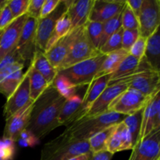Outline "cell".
I'll list each match as a JSON object with an SVG mask.
<instances>
[{
	"label": "cell",
	"instance_id": "6da1fadb",
	"mask_svg": "<svg viewBox=\"0 0 160 160\" xmlns=\"http://www.w3.org/2000/svg\"><path fill=\"white\" fill-rule=\"evenodd\" d=\"M65 100L50 84L34 102L27 131L39 140L60 126L58 117Z\"/></svg>",
	"mask_w": 160,
	"mask_h": 160
},
{
	"label": "cell",
	"instance_id": "7a4b0ae2",
	"mask_svg": "<svg viewBox=\"0 0 160 160\" xmlns=\"http://www.w3.org/2000/svg\"><path fill=\"white\" fill-rule=\"evenodd\" d=\"M89 152L88 141L78 140L63 132L44 145L40 160H70Z\"/></svg>",
	"mask_w": 160,
	"mask_h": 160
},
{
	"label": "cell",
	"instance_id": "3957f363",
	"mask_svg": "<svg viewBox=\"0 0 160 160\" xmlns=\"http://www.w3.org/2000/svg\"><path fill=\"white\" fill-rule=\"evenodd\" d=\"M127 116L109 111L92 117H84L67 126L63 132L78 140H88L109 127L118 124Z\"/></svg>",
	"mask_w": 160,
	"mask_h": 160
},
{
	"label": "cell",
	"instance_id": "277c9868",
	"mask_svg": "<svg viewBox=\"0 0 160 160\" xmlns=\"http://www.w3.org/2000/svg\"><path fill=\"white\" fill-rule=\"evenodd\" d=\"M105 58L106 55L100 53L94 57L59 71L57 73L63 75L70 83L77 87L89 84L96 78Z\"/></svg>",
	"mask_w": 160,
	"mask_h": 160
},
{
	"label": "cell",
	"instance_id": "5b68a950",
	"mask_svg": "<svg viewBox=\"0 0 160 160\" xmlns=\"http://www.w3.org/2000/svg\"><path fill=\"white\" fill-rule=\"evenodd\" d=\"M100 53V51L94 47L88 38L84 27L79 28L65 59L58 67L57 73Z\"/></svg>",
	"mask_w": 160,
	"mask_h": 160
},
{
	"label": "cell",
	"instance_id": "8992f818",
	"mask_svg": "<svg viewBox=\"0 0 160 160\" xmlns=\"http://www.w3.org/2000/svg\"><path fill=\"white\" fill-rule=\"evenodd\" d=\"M125 78L131 80L130 88L138 91L146 96L152 97L159 92L160 73L153 70L144 58L140 61L138 70Z\"/></svg>",
	"mask_w": 160,
	"mask_h": 160
},
{
	"label": "cell",
	"instance_id": "52a82bcc",
	"mask_svg": "<svg viewBox=\"0 0 160 160\" xmlns=\"http://www.w3.org/2000/svg\"><path fill=\"white\" fill-rule=\"evenodd\" d=\"M151 97L128 88L109 105L108 110L124 116H130L144 109Z\"/></svg>",
	"mask_w": 160,
	"mask_h": 160
},
{
	"label": "cell",
	"instance_id": "ba28073f",
	"mask_svg": "<svg viewBox=\"0 0 160 160\" xmlns=\"http://www.w3.org/2000/svg\"><path fill=\"white\" fill-rule=\"evenodd\" d=\"M69 0H61L52 12L43 18L38 20L36 30V45L38 49L45 52L46 45L51 38L58 19L67 11Z\"/></svg>",
	"mask_w": 160,
	"mask_h": 160
},
{
	"label": "cell",
	"instance_id": "9c48e42d",
	"mask_svg": "<svg viewBox=\"0 0 160 160\" xmlns=\"http://www.w3.org/2000/svg\"><path fill=\"white\" fill-rule=\"evenodd\" d=\"M138 20L140 36L147 39L159 28V0H143Z\"/></svg>",
	"mask_w": 160,
	"mask_h": 160
},
{
	"label": "cell",
	"instance_id": "30bf717a",
	"mask_svg": "<svg viewBox=\"0 0 160 160\" xmlns=\"http://www.w3.org/2000/svg\"><path fill=\"white\" fill-rule=\"evenodd\" d=\"M130 81H131L130 79L123 78V79L108 84L106 89L97 98L96 101L93 103L88 112L83 118L95 117V116L109 112L108 108L110 103L122 92L126 91L129 88Z\"/></svg>",
	"mask_w": 160,
	"mask_h": 160
},
{
	"label": "cell",
	"instance_id": "8fae6325",
	"mask_svg": "<svg viewBox=\"0 0 160 160\" xmlns=\"http://www.w3.org/2000/svg\"><path fill=\"white\" fill-rule=\"evenodd\" d=\"M38 20L28 17L16 46L17 52L24 62L32 59L38 50L36 45V30Z\"/></svg>",
	"mask_w": 160,
	"mask_h": 160
},
{
	"label": "cell",
	"instance_id": "7c38bea8",
	"mask_svg": "<svg viewBox=\"0 0 160 160\" xmlns=\"http://www.w3.org/2000/svg\"><path fill=\"white\" fill-rule=\"evenodd\" d=\"M160 128L159 92L149 98L143 109L138 141H142L152 131Z\"/></svg>",
	"mask_w": 160,
	"mask_h": 160
},
{
	"label": "cell",
	"instance_id": "4fadbf2b",
	"mask_svg": "<svg viewBox=\"0 0 160 160\" xmlns=\"http://www.w3.org/2000/svg\"><path fill=\"white\" fill-rule=\"evenodd\" d=\"M160 128L137 142L128 160H157L160 159Z\"/></svg>",
	"mask_w": 160,
	"mask_h": 160
},
{
	"label": "cell",
	"instance_id": "5bb4252c",
	"mask_svg": "<svg viewBox=\"0 0 160 160\" xmlns=\"http://www.w3.org/2000/svg\"><path fill=\"white\" fill-rule=\"evenodd\" d=\"M34 102L33 101L30 102L24 107L6 119L3 139H9L14 142H17L20 134L28 127Z\"/></svg>",
	"mask_w": 160,
	"mask_h": 160
},
{
	"label": "cell",
	"instance_id": "9a60e30c",
	"mask_svg": "<svg viewBox=\"0 0 160 160\" xmlns=\"http://www.w3.org/2000/svg\"><path fill=\"white\" fill-rule=\"evenodd\" d=\"M110 74L98 77V78L94 79L88 84L89 86L86 91L85 94H84V96L82 98L81 107L76 112L73 118L72 119V121L70 123L77 121V120H81L87 114L93 103L96 101L97 98L100 96V95L102 93L103 91L108 86V84L110 81Z\"/></svg>",
	"mask_w": 160,
	"mask_h": 160
},
{
	"label": "cell",
	"instance_id": "2e32d148",
	"mask_svg": "<svg viewBox=\"0 0 160 160\" xmlns=\"http://www.w3.org/2000/svg\"><path fill=\"white\" fill-rule=\"evenodd\" d=\"M30 102H31L30 98V81L28 72L27 70L23 73L20 84L12 95L7 98V101L4 105L3 116L5 119L6 120L9 118L12 114L24 107Z\"/></svg>",
	"mask_w": 160,
	"mask_h": 160
},
{
	"label": "cell",
	"instance_id": "e0dca14e",
	"mask_svg": "<svg viewBox=\"0 0 160 160\" xmlns=\"http://www.w3.org/2000/svg\"><path fill=\"white\" fill-rule=\"evenodd\" d=\"M125 4L123 0H94L88 20L103 23L120 13Z\"/></svg>",
	"mask_w": 160,
	"mask_h": 160
},
{
	"label": "cell",
	"instance_id": "ac0fdd59",
	"mask_svg": "<svg viewBox=\"0 0 160 160\" xmlns=\"http://www.w3.org/2000/svg\"><path fill=\"white\" fill-rule=\"evenodd\" d=\"M28 17L26 13L15 19L9 26L3 29L0 39V61L16 48Z\"/></svg>",
	"mask_w": 160,
	"mask_h": 160
},
{
	"label": "cell",
	"instance_id": "d6986e66",
	"mask_svg": "<svg viewBox=\"0 0 160 160\" xmlns=\"http://www.w3.org/2000/svg\"><path fill=\"white\" fill-rule=\"evenodd\" d=\"M78 29V28L70 31L69 34L59 39L48 51L44 52L51 65L56 70L61 62L65 59L66 56L74 40Z\"/></svg>",
	"mask_w": 160,
	"mask_h": 160
},
{
	"label": "cell",
	"instance_id": "ffe728a7",
	"mask_svg": "<svg viewBox=\"0 0 160 160\" xmlns=\"http://www.w3.org/2000/svg\"><path fill=\"white\" fill-rule=\"evenodd\" d=\"M94 0H73L69 2L67 13L71 22L72 30L81 28L88 21Z\"/></svg>",
	"mask_w": 160,
	"mask_h": 160
},
{
	"label": "cell",
	"instance_id": "44dd1931",
	"mask_svg": "<svg viewBox=\"0 0 160 160\" xmlns=\"http://www.w3.org/2000/svg\"><path fill=\"white\" fill-rule=\"evenodd\" d=\"M144 59L155 71L160 73V34L159 28L147 38Z\"/></svg>",
	"mask_w": 160,
	"mask_h": 160
},
{
	"label": "cell",
	"instance_id": "7402d4cb",
	"mask_svg": "<svg viewBox=\"0 0 160 160\" xmlns=\"http://www.w3.org/2000/svg\"><path fill=\"white\" fill-rule=\"evenodd\" d=\"M31 65L43 76L48 84H52L57 75V70L51 65L43 52L36 50L31 60Z\"/></svg>",
	"mask_w": 160,
	"mask_h": 160
},
{
	"label": "cell",
	"instance_id": "603a6c76",
	"mask_svg": "<svg viewBox=\"0 0 160 160\" xmlns=\"http://www.w3.org/2000/svg\"><path fill=\"white\" fill-rule=\"evenodd\" d=\"M129 55V52L123 48L117 50L112 52L106 55L104 61L100 67L99 71L96 75V78L105 76V75L112 74L117 70L119 66L121 64L123 59Z\"/></svg>",
	"mask_w": 160,
	"mask_h": 160
},
{
	"label": "cell",
	"instance_id": "cb8c5ba5",
	"mask_svg": "<svg viewBox=\"0 0 160 160\" xmlns=\"http://www.w3.org/2000/svg\"><path fill=\"white\" fill-rule=\"evenodd\" d=\"M81 102H82V98L78 94L65 100L58 117V122L60 126L62 125L68 126L71 123L72 119L81 107Z\"/></svg>",
	"mask_w": 160,
	"mask_h": 160
},
{
	"label": "cell",
	"instance_id": "d4e9b609",
	"mask_svg": "<svg viewBox=\"0 0 160 160\" xmlns=\"http://www.w3.org/2000/svg\"><path fill=\"white\" fill-rule=\"evenodd\" d=\"M28 72L30 81V98L31 101L35 102L50 84H48L43 76L41 75L31 64L28 67Z\"/></svg>",
	"mask_w": 160,
	"mask_h": 160
},
{
	"label": "cell",
	"instance_id": "484cf974",
	"mask_svg": "<svg viewBox=\"0 0 160 160\" xmlns=\"http://www.w3.org/2000/svg\"><path fill=\"white\" fill-rule=\"evenodd\" d=\"M139 63H140V61L138 59H136L134 56H131L130 54L128 55L123 59L121 64L119 66L117 70L111 74L110 81H109V84L113 83L115 81L125 78V77L132 74L133 73H134L138 70L139 67Z\"/></svg>",
	"mask_w": 160,
	"mask_h": 160
},
{
	"label": "cell",
	"instance_id": "4316f807",
	"mask_svg": "<svg viewBox=\"0 0 160 160\" xmlns=\"http://www.w3.org/2000/svg\"><path fill=\"white\" fill-rule=\"evenodd\" d=\"M70 31H72L71 22H70V18H69L68 15L66 12L56 21L54 31H53L51 38L47 43L45 52L48 51L59 39L69 34Z\"/></svg>",
	"mask_w": 160,
	"mask_h": 160
},
{
	"label": "cell",
	"instance_id": "83f0119b",
	"mask_svg": "<svg viewBox=\"0 0 160 160\" xmlns=\"http://www.w3.org/2000/svg\"><path fill=\"white\" fill-rule=\"evenodd\" d=\"M116 126H117V124L109 127V128L100 131L99 133L96 134L89 139V146H90L91 151L92 153L106 151V144H107V142L110 136L115 131Z\"/></svg>",
	"mask_w": 160,
	"mask_h": 160
},
{
	"label": "cell",
	"instance_id": "f1b7e54d",
	"mask_svg": "<svg viewBox=\"0 0 160 160\" xmlns=\"http://www.w3.org/2000/svg\"><path fill=\"white\" fill-rule=\"evenodd\" d=\"M143 109H141L138 112H135V113L132 114V115L127 116L124 118V120H123V123L127 127V128L129 131L130 134H131V138H132V142L134 147L137 144L138 141L141 124H142V121Z\"/></svg>",
	"mask_w": 160,
	"mask_h": 160
},
{
	"label": "cell",
	"instance_id": "f546056e",
	"mask_svg": "<svg viewBox=\"0 0 160 160\" xmlns=\"http://www.w3.org/2000/svg\"><path fill=\"white\" fill-rule=\"evenodd\" d=\"M52 84L58 92L66 99H68L76 95L77 90L79 88L73 85L66 77L59 73H57Z\"/></svg>",
	"mask_w": 160,
	"mask_h": 160
},
{
	"label": "cell",
	"instance_id": "4dcf8cb0",
	"mask_svg": "<svg viewBox=\"0 0 160 160\" xmlns=\"http://www.w3.org/2000/svg\"><path fill=\"white\" fill-rule=\"evenodd\" d=\"M122 28L121 12L102 23V32L100 40V48L104 45L108 38ZM99 48V49H100Z\"/></svg>",
	"mask_w": 160,
	"mask_h": 160
},
{
	"label": "cell",
	"instance_id": "1f68e13d",
	"mask_svg": "<svg viewBox=\"0 0 160 160\" xmlns=\"http://www.w3.org/2000/svg\"><path fill=\"white\" fill-rule=\"evenodd\" d=\"M84 27L90 42H92L94 47L99 51L100 40L102 32V23L88 20Z\"/></svg>",
	"mask_w": 160,
	"mask_h": 160
},
{
	"label": "cell",
	"instance_id": "d6a6232c",
	"mask_svg": "<svg viewBox=\"0 0 160 160\" xmlns=\"http://www.w3.org/2000/svg\"><path fill=\"white\" fill-rule=\"evenodd\" d=\"M123 29L120 28L117 32L112 34L105 42L104 45L100 48L99 51L102 54L107 55L117 50L121 49L122 48V35Z\"/></svg>",
	"mask_w": 160,
	"mask_h": 160
},
{
	"label": "cell",
	"instance_id": "836d02e7",
	"mask_svg": "<svg viewBox=\"0 0 160 160\" xmlns=\"http://www.w3.org/2000/svg\"><path fill=\"white\" fill-rule=\"evenodd\" d=\"M121 23L123 30L138 29V20L128 4H125L121 12Z\"/></svg>",
	"mask_w": 160,
	"mask_h": 160
},
{
	"label": "cell",
	"instance_id": "e575fe53",
	"mask_svg": "<svg viewBox=\"0 0 160 160\" xmlns=\"http://www.w3.org/2000/svg\"><path fill=\"white\" fill-rule=\"evenodd\" d=\"M115 133L118 136L119 139L120 141V143H121L122 146V151L133 149L134 145H133L132 138H131L129 131L127 128V127L125 126L124 123H123V121L119 123L118 124H117V127H116L115 129Z\"/></svg>",
	"mask_w": 160,
	"mask_h": 160
},
{
	"label": "cell",
	"instance_id": "d590c367",
	"mask_svg": "<svg viewBox=\"0 0 160 160\" xmlns=\"http://www.w3.org/2000/svg\"><path fill=\"white\" fill-rule=\"evenodd\" d=\"M30 0H12L9 1L8 6L12 12L14 20L27 13Z\"/></svg>",
	"mask_w": 160,
	"mask_h": 160
},
{
	"label": "cell",
	"instance_id": "8d00e7d4",
	"mask_svg": "<svg viewBox=\"0 0 160 160\" xmlns=\"http://www.w3.org/2000/svg\"><path fill=\"white\" fill-rule=\"evenodd\" d=\"M139 36L140 34L138 29L123 30V35H122V48L129 52L130 48L137 41Z\"/></svg>",
	"mask_w": 160,
	"mask_h": 160
},
{
	"label": "cell",
	"instance_id": "74e56055",
	"mask_svg": "<svg viewBox=\"0 0 160 160\" xmlns=\"http://www.w3.org/2000/svg\"><path fill=\"white\" fill-rule=\"evenodd\" d=\"M14 156V142L9 139L0 141V160H11Z\"/></svg>",
	"mask_w": 160,
	"mask_h": 160
},
{
	"label": "cell",
	"instance_id": "f35d334b",
	"mask_svg": "<svg viewBox=\"0 0 160 160\" xmlns=\"http://www.w3.org/2000/svg\"><path fill=\"white\" fill-rule=\"evenodd\" d=\"M146 38L139 36L138 38L137 39L134 45L131 46L129 50V54L131 56H134L136 59L141 61L142 58L144 57L145 51V45H146Z\"/></svg>",
	"mask_w": 160,
	"mask_h": 160
},
{
	"label": "cell",
	"instance_id": "ab89813d",
	"mask_svg": "<svg viewBox=\"0 0 160 160\" xmlns=\"http://www.w3.org/2000/svg\"><path fill=\"white\" fill-rule=\"evenodd\" d=\"M44 2H45V0H30L28 10H27V15L31 18L38 20L40 18L41 11H42Z\"/></svg>",
	"mask_w": 160,
	"mask_h": 160
},
{
	"label": "cell",
	"instance_id": "60d3db41",
	"mask_svg": "<svg viewBox=\"0 0 160 160\" xmlns=\"http://www.w3.org/2000/svg\"><path fill=\"white\" fill-rule=\"evenodd\" d=\"M14 20L12 12L8 6V3L0 10V30H3L9 26Z\"/></svg>",
	"mask_w": 160,
	"mask_h": 160
},
{
	"label": "cell",
	"instance_id": "b9f144b4",
	"mask_svg": "<svg viewBox=\"0 0 160 160\" xmlns=\"http://www.w3.org/2000/svg\"><path fill=\"white\" fill-rule=\"evenodd\" d=\"M60 1L61 0H45L42 11H41L40 18H43V17H46V16L49 15L51 12H52L57 7L58 5L59 4Z\"/></svg>",
	"mask_w": 160,
	"mask_h": 160
},
{
	"label": "cell",
	"instance_id": "7bdbcfd3",
	"mask_svg": "<svg viewBox=\"0 0 160 160\" xmlns=\"http://www.w3.org/2000/svg\"><path fill=\"white\" fill-rule=\"evenodd\" d=\"M17 142H20L21 145H24V146H28V145L32 146V145H35L38 142V140L32 134H31L29 131L24 130L20 134V137H19Z\"/></svg>",
	"mask_w": 160,
	"mask_h": 160
},
{
	"label": "cell",
	"instance_id": "ee69618b",
	"mask_svg": "<svg viewBox=\"0 0 160 160\" xmlns=\"http://www.w3.org/2000/svg\"><path fill=\"white\" fill-rule=\"evenodd\" d=\"M142 2H143V0H128L126 1V3L129 6L133 12L135 14L137 18L141 10V8H142Z\"/></svg>",
	"mask_w": 160,
	"mask_h": 160
},
{
	"label": "cell",
	"instance_id": "f6af8a7d",
	"mask_svg": "<svg viewBox=\"0 0 160 160\" xmlns=\"http://www.w3.org/2000/svg\"><path fill=\"white\" fill-rule=\"evenodd\" d=\"M113 154L108 151H102L92 153L91 160H111Z\"/></svg>",
	"mask_w": 160,
	"mask_h": 160
},
{
	"label": "cell",
	"instance_id": "bcb514c9",
	"mask_svg": "<svg viewBox=\"0 0 160 160\" xmlns=\"http://www.w3.org/2000/svg\"><path fill=\"white\" fill-rule=\"evenodd\" d=\"M92 152L87 153V154H83L81 155V156H76V157L73 158V159L70 160H91V158H92Z\"/></svg>",
	"mask_w": 160,
	"mask_h": 160
},
{
	"label": "cell",
	"instance_id": "7dc6e473",
	"mask_svg": "<svg viewBox=\"0 0 160 160\" xmlns=\"http://www.w3.org/2000/svg\"><path fill=\"white\" fill-rule=\"evenodd\" d=\"M8 2H9V0H0V9H2L3 6H6Z\"/></svg>",
	"mask_w": 160,
	"mask_h": 160
},
{
	"label": "cell",
	"instance_id": "c3c4849f",
	"mask_svg": "<svg viewBox=\"0 0 160 160\" xmlns=\"http://www.w3.org/2000/svg\"><path fill=\"white\" fill-rule=\"evenodd\" d=\"M2 32H3V30H0V39H1V37H2Z\"/></svg>",
	"mask_w": 160,
	"mask_h": 160
},
{
	"label": "cell",
	"instance_id": "681fc988",
	"mask_svg": "<svg viewBox=\"0 0 160 160\" xmlns=\"http://www.w3.org/2000/svg\"><path fill=\"white\" fill-rule=\"evenodd\" d=\"M157 160H160V159H157Z\"/></svg>",
	"mask_w": 160,
	"mask_h": 160
},
{
	"label": "cell",
	"instance_id": "f907efd6",
	"mask_svg": "<svg viewBox=\"0 0 160 160\" xmlns=\"http://www.w3.org/2000/svg\"><path fill=\"white\" fill-rule=\"evenodd\" d=\"M0 10H1V9H0Z\"/></svg>",
	"mask_w": 160,
	"mask_h": 160
}]
</instances>
